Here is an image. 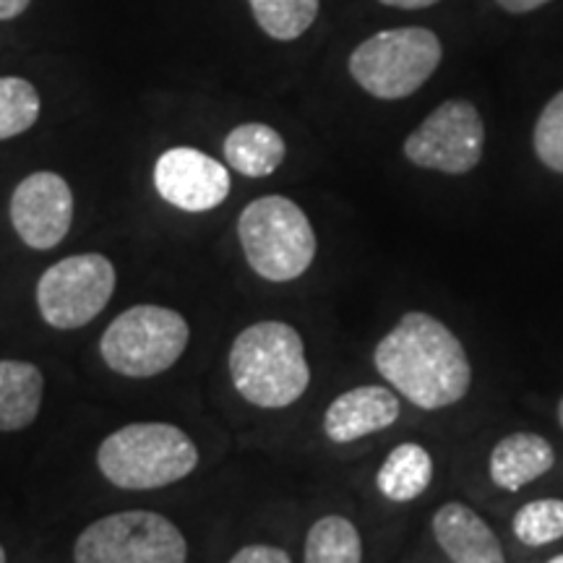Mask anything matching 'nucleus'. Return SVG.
I'll use <instances>...</instances> for the list:
<instances>
[{"mask_svg": "<svg viewBox=\"0 0 563 563\" xmlns=\"http://www.w3.org/2000/svg\"><path fill=\"white\" fill-rule=\"evenodd\" d=\"M373 365L399 397L426 412L446 410L473 389V363L462 340L426 311L394 323L373 350Z\"/></svg>", "mask_w": 563, "mask_h": 563, "instance_id": "nucleus-1", "label": "nucleus"}, {"mask_svg": "<svg viewBox=\"0 0 563 563\" xmlns=\"http://www.w3.org/2000/svg\"><path fill=\"white\" fill-rule=\"evenodd\" d=\"M228 368L235 391L258 410H285L311 386L306 342L287 321H256L232 342Z\"/></svg>", "mask_w": 563, "mask_h": 563, "instance_id": "nucleus-2", "label": "nucleus"}, {"mask_svg": "<svg viewBox=\"0 0 563 563\" xmlns=\"http://www.w3.org/2000/svg\"><path fill=\"white\" fill-rule=\"evenodd\" d=\"M97 467L121 490H157L186 481L199 467V449L173 422H129L102 439Z\"/></svg>", "mask_w": 563, "mask_h": 563, "instance_id": "nucleus-3", "label": "nucleus"}, {"mask_svg": "<svg viewBox=\"0 0 563 563\" xmlns=\"http://www.w3.org/2000/svg\"><path fill=\"white\" fill-rule=\"evenodd\" d=\"M238 241L245 262L266 282H292L311 269L319 241L308 214L287 196L251 201L238 217Z\"/></svg>", "mask_w": 563, "mask_h": 563, "instance_id": "nucleus-4", "label": "nucleus"}, {"mask_svg": "<svg viewBox=\"0 0 563 563\" xmlns=\"http://www.w3.org/2000/svg\"><path fill=\"white\" fill-rule=\"evenodd\" d=\"M443 45L426 26H397L363 40L350 53L347 70L365 95L384 102L412 97L439 70Z\"/></svg>", "mask_w": 563, "mask_h": 563, "instance_id": "nucleus-5", "label": "nucleus"}, {"mask_svg": "<svg viewBox=\"0 0 563 563\" xmlns=\"http://www.w3.org/2000/svg\"><path fill=\"white\" fill-rule=\"evenodd\" d=\"M191 342L186 316L167 306L141 302L110 321L100 355L123 378H154L170 371Z\"/></svg>", "mask_w": 563, "mask_h": 563, "instance_id": "nucleus-6", "label": "nucleus"}, {"mask_svg": "<svg viewBox=\"0 0 563 563\" xmlns=\"http://www.w3.org/2000/svg\"><path fill=\"white\" fill-rule=\"evenodd\" d=\"M74 563H188L180 527L157 511H115L84 527Z\"/></svg>", "mask_w": 563, "mask_h": 563, "instance_id": "nucleus-7", "label": "nucleus"}, {"mask_svg": "<svg viewBox=\"0 0 563 563\" xmlns=\"http://www.w3.org/2000/svg\"><path fill=\"white\" fill-rule=\"evenodd\" d=\"M115 266L102 253H74L47 266L37 279V311L47 327L74 332L100 316L115 292Z\"/></svg>", "mask_w": 563, "mask_h": 563, "instance_id": "nucleus-8", "label": "nucleus"}, {"mask_svg": "<svg viewBox=\"0 0 563 563\" xmlns=\"http://www.w3.org/2000/svg\"><path fill=\"white\" fill-rule=\"evenodd\" d=\"M485 125L481 110L470 100H446L405 139L407 162L420 170L467 175L483 159Z\"/></svg>", "mask_w": 563, "mask_h": 563, "instance_id": "nucleus-9", "label": "nucleus"}, {"mask_svg": "<svg viewBox=\"0 0 563 563\" xmlns=\"http://www.w3.org/2000/svg\"><path fill=\"white\" fill-rule=\"evenodd\" d=\"M9 217L26 249L53 251L74 224V191L63 175L37 170L13 188Z\"/></svg>", "mask_w": 563, "mask_h": 563, "instance_id": "nucleus-10", "label": "nucleus"}, {"mask_svg": "<svg viewBox=\"0 0 563 563\" xmlns=\"http://www.w3.org/2000/svg\"><path fill=\"white\" fill-rule=\"evenodd\" d=\"M152 178L159 199L188 214L217 209L232 191L228 167L194 146H173L162 152L154 162Z\"/></svg>", "mask_w": 563, "mask_h": 563, "instance_id": "nucleus-11", "label": "nucleus"}, {"mask_svg": "<svg viewBox=\"0 0 563 563\" xmlns=\"http://www.w3.org/2000/svg\"><path fill=\"white\" fill-rule=\"evenodd\" d=\"M399 415H402V402L389 386H355L327 407L323 433L332 443H352L391 428Z\"/></svg>", "mask_w": 563, "mask_h": 563, "instance_id": "nucleus-12", "label": "nucleus"}, {"mask_svg": "<svg viewBox=\"0 0 563 563\" xmlns=\"http://www.w3.org/2000/svg\"><path fill=\"white\" fill-rule=\"evenodd\" d=\"M435 543L452 563H506L501 540L473 506L443 504L431 522Z\"/></svg>", "mask_w": 563, "mask_h": 563, "instance_id": "nucleus-13", "label": "nucleus"}, {"mask_svg": "<svg viewBox=\"0 0 563 563\" xmlns=\"http://www.w3.org/2000/svg\"><path fill=\"white\" fill-rule=\"evenodd\" d=\"M555 467V449L551 441L538 433H511L504 435L501 441L493 446L488 460V475L493 485L501 490L517 493L527 485L540 481V477L551 473Z\"/></svg>", "mask_w": 563, "mask_h": 563, "instance_id": "nucleus-14", "label": "nucleus"}, {"mask_svg": "<svg viewBox=\"0 0 563 563\" xmlns=\"http://www.w3.org/2000/svg\"><path fill=\"white\" fill-rule=\"evenodd\" d=\"M45 376L30 361H0V433L26 431L40 418Z\"/></svg>", "mask_w": 563, "mask_h": 563, "instance_id": "nucleus-15", "label": "nucleus"}, {"mask_svg": "<svg viewBox=\"0 0 563 563\" xmlns=\"http://www.w3.org/2000/svg\"><path fill=\"white\" fill-rule=\"evenodd\" d=\"M224 162L230 170L245 178H266L277 173L287 157V144L277 129L266 123H241L235 125L222 144Z\"/></svg>", "mask_w": 563, "mask_h": 563, "instance_id": "nucleus-16", "label": "nucleus"}, {"mask_svg": "<svg viewBox=\"0 0 563 563\" xmlns=\"http://www.w3.org/2000/svg\"><path fill=\"white\" fill-rule=\"evenodd\" d=\"M433 456L418 441L394 446L376 473V488L394 504H410L431 488Z\"/></svg>", "mask_w": 563, "mask_h": 563, "instance_id": "nucleus-17", "label": "nucleus"}, {"mask_svg": "<svg viewBox=\"0 0 563 563\" xmlns=\"http://www.w3.org/2000/svg\"><path fill=\"white\" fill-rule=\"evenodd\" d=\"M302 563H363L361 530L342 514L321 517L306 534Z\"/></svg>", "mask_w": 563, "mask_h": 563, "instance_id": "nucleus-18", "label": "nucleus"}, {"mask_svg": "<svg viewBox=\"0 0 563 563\" xmlns=\"http://www.w3.org/2000/svg\"><path fill=\"white\" fill-rule=\"evenodd\" d=\"M249 5L266 37L292 42L302 37L319 19L321 0H249Z\"/></svg>", "mask_w": 563, "mask_h": 563, "instance_id": "nucleus-19", "label": "nucleus"}, {"mask_svg": "<svg viewBox=\"0 0 563 563\" xmlns=\"http://www.w3.org/2000/svg\"><path fill=\"white\" fill-rule=\"evenodd\" d=\"M42 100L32 81L0 76V141L16 139L40 121Z\"/></svg>", "mask_w": 563, "mask_h": 563, "instance_id": "nucleus-20", "label": "nucleus"}, {"mask_svg": "<svg viewBox=\"0 0 563 563\" xmlns=\"http://www.w3.org/2000/svg\"><path fill=\"white\" fill-rule=\"evenodd\" d=\"M511 532L527 548H543L563 540V498H538L514 514Z\"/></svg>", "mask_w": 563, "mask_h": 563, "instance_id": "nucleus-21", "label": "nucleus"}, {"mask_svg": "<svg viewBox=\"0 0 563 563\" xmlns=\"http://www.w3.org/2000/svg\"><path fill=\"white\" fill-rule=\"evenodd\" d=\"M532 146L540 165L563 175V89L540 110L532 131Z\"/></svg>", "mask_w": 563, "mask_h": 563, "instance_id": "nucleus-22", "label": "nucleus"}, {"mask_svg": "<svg viewBox=\"0 0 563 563\" xmlns=\"http://www.w3.org/2000/svg\"><path fill=\"white\" fill-rule=\"evenodd\" d=\"M228 563H292L287 551H282L277 545H245L238 551Z\"/></svg>", "mask_w": 563, "mask_h": 563, "instance_id": "nucleus-23", "label": "nucleus"}, {"mask_svg": "<svg viewBox=\"0 0 563 563\" xmlns=\"http://www.w3.org/2000/svg\"><path fill=\"white\" fill-rule=\"evenodd\" d=\"M498 9H504L506 13H514V16H522V13H532L543 5L553 3V0H496Z\"/></svg>", "mask_w": 563, "mask_h": 563, "instance_id": "nucleus-24", "label": "nucleus"}, {"mask_svg": "<svg viewBox=\"0 0 563 563\" xmlns=\"http://www.w3.org/2000/svg\"><path fill=\"white\" fill-rule=\"evenodd\" d=\"M386 9H399V11H422L431 9V5L441 3V0H378Z\"/></svg>", "mask_w": 563, "mask_h": 563, "instance_id": "nucleus-25", "label": "nucleus"}, {"mask_svg": "<svg viewBox=\"0 0 563 563\" xmlns=\"http://www.w3.org/2000/svg\"><path fill=\"white\" fill-rule=\"evenodd\" d=\"M32 5V0H0V21H13Z\"/></svg>", "mask_w": 563, "mask_h": 563, "instance_id": "nucleus-26", "label": "nucleus"}, {"mask_svg": "<svg viewBox=\"0 0 563 563\" xmlns=\"http://www.w3.org/2000/svg\"><path fill=\"white\" fill-rule=\"evenodd\" d=\"M559 422H561V428H563V397H561V402H559Z\"/></svg>", "mask_w": 563, "mask_h": 563, "instance_id": "nucleus-27", "label": "nucleus"}, {"mask_svg": "<svg viewBox=\"0 0 563 563\" xmlns=\"http://www.w3.org/2000/svg\"><path fill=\"white\" fill-rule=\"evenodd\" d=\"M5 561H9V559H5V548L0 545V563H5Z\"/></svg>", "mask_w": 563, "mask_h": 563, "instance_id": "nucleus-28", "label": "nucleus"}, {"mask_svg": "<svg viewBox=\"0 0 563 563\" xmlns=\"http://www.w3.org/2000/svg\"><path fill=\"white\" fill-rule=\"evenodd\" d=\"M548 563H563V553L561 555H553V559L548 561Z\"/></svg>", "mask_w": 563, "mask_h": 563, "instance_id": "nucleus-29", "label": "nucleus"}]
</instances>
